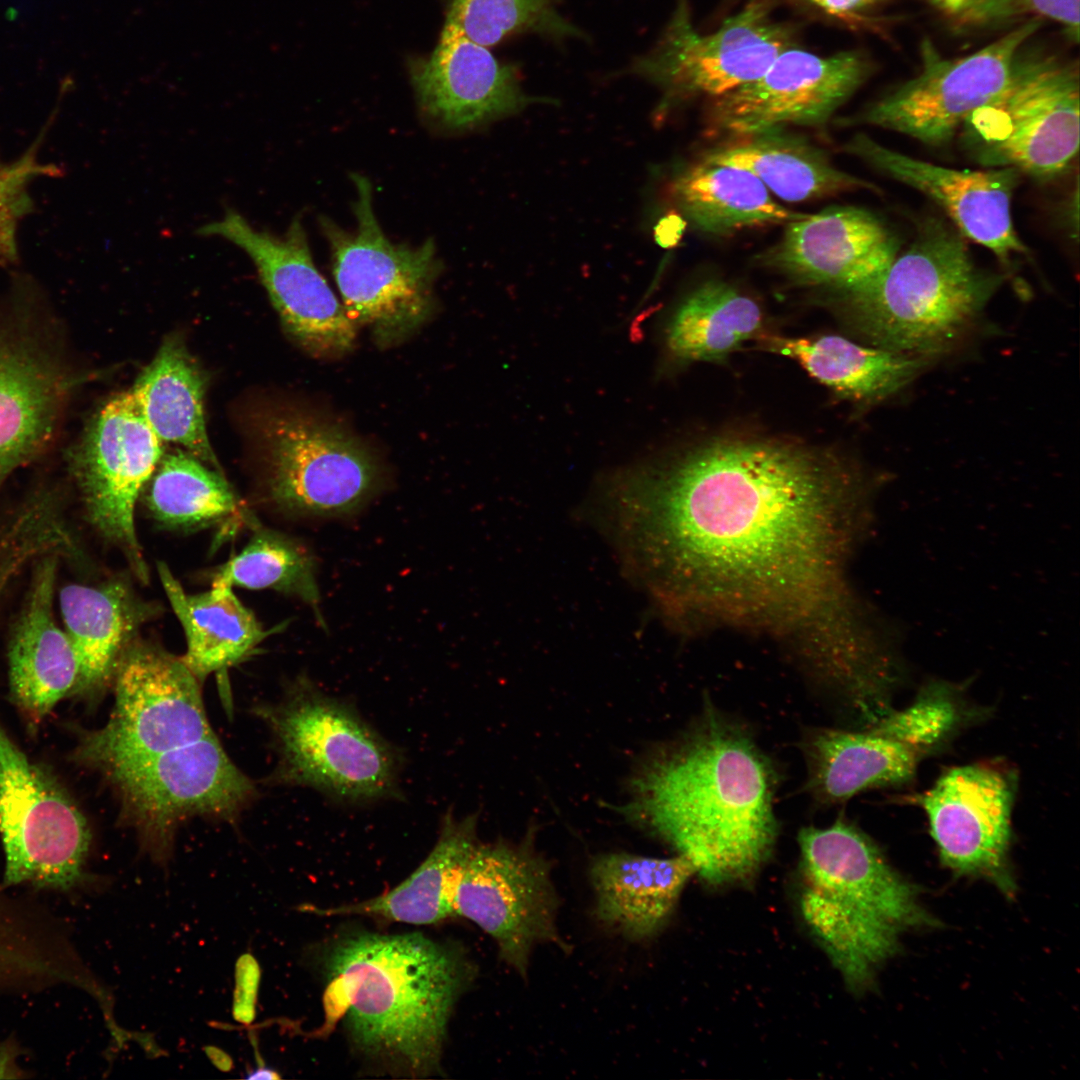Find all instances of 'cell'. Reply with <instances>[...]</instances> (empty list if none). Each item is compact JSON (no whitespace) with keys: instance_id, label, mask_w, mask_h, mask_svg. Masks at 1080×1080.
<instances>
[{"instance_id":"obj_1","label":"cell","mask_w":1080,"mask_h":1080,"mask_svg":"<svg viewBox=\"0 0 1080 1080\" xmlns=\"http://www.w3.org/2000/svg\"><path fill=\"white\" fill-rule=\"evenodd\" d=\"M860 475L832 447L723 431L610 472L593 513L671 621L794 636L845 599Z\"/></svg>"},{"instance_id":"obj_2","label":"cell","mask_w":1080,"mask_h":1080,"mask_svg":"<svg viewBox=\"0 0 1080 1080\" xmlns=\"http://www.w3.org/2000/svg\"><path fill=\"white\" fill-rule=\"evenodd\" d=\"M775 772L748 733L712 709L659 752L626 810L714 886L751 880L774 848Z\"/></svg>"},{"instance_id":"obj_3","label":"cell","mask_w":1080,"mask_h":1080,"mask_svg":"<svg viewBox=\"0 0 1080 1080\" xmlns=\"http://www.w3.org/2000/svg\"><path fill=\"white\" fill-rule=\"evenodd\" d=\"M327 1036L342 1018L355 1048L411 1077L438 1071L452 1009L474 976L462 952L418 933L361 932L328 955Z\"/></svg>"},{"instance_id":"obj_4","label":"cell","mask_w":1080,"mask_h":1080,"mask_svg":"<svg viewBox=\"0 0 1080 1080\" xmlns=\"http://www.w3.org/2000/svg\"><path fill=\"white\" fill-rule=\"evenodd\" d=\"M803 919L848 987L863 991L901 935L935 927L918 890L854 825L838 819L799 833Z\"/></svg>"},{"instance_id":"obj_5","label":"cell","mask_w":1080,"mask_h":1080,"mask_svg":"<svg viewBox=\"0 0 1080 1080\" xmlns=\"http://www.w3.org/2000/svg\"><path fill=\"white\" fill-rule=\"evenodd\" d=\"M964 239L940 219L921 223L878 279L839 296L851 329L868 345L909 356L952 348L1005 280L979 267Z\"/></svg>"},{"instance_id":"obj_6","label":"cell","mask_w":1080,"mask_h":1080,"mask_svg":"<svg viewBox=\"0 0 1080 1080\" xmlns=\"http://www.w3.org/2000/svg\"><path fill=\"white\" fill-rule=\"evenodd\" d=\"M253 713L269 729L277 765L272 784L314 788L334 799L368 802L398 793L399 753L350 705L305 675Z\"/></svg>"},{"instance_id":"obj_7","label":"cell","mask_w":1080,"mask_h":1080,"mask_svg":"<svg viewBox=\"0 0 1080 1080\" xmlns=\"http://www.w3.org/2000/svg\"><path fill=\"white\" fill-rule=\"evenodd\" d=\"M1023 48L1010 84L967 117L961 140L985 168L1050 180L1070 167L1079 150L1078 65Z\"/></svg>"},{"instance_id":"obj_8","label":"cell","mask_w":1080,"mask_h":1080,"mask_svg":"<svg viewBox=\"0 0 1080 1080\" xmlns=\"http://www.w3.org/2000/svg\"><path fill=\"white\" fill-rule=\"evenodd\" d=\"M352 180L357 192L355 231L324 217L320 224L348 317L385 347L413 334L431 316L440 263L430 239L417 247L392 243L375 216L369 180L358 174Z\"/></svg>"},{"instance_id":"obj_9","label":"cell","mask_w":1080,"mask_h":1080,"mask_svg":"<svg viewBox=\"0 0 1080 1080\" xmlns=\"http://www.w3.org/2000/svg\"><path fill=\"white\" fill-rule=\"evenodd\" d=\"M0 838L5 887L67 890L85 875L88 822L48 768L33 762L0 725Z\"/></svg>"},{"instance_id":"obj_10","label":"cell","mask_w":1080,"mask_h":1080,"mask_svg":"<svg viewBox=\"0 0 1080 1080\" xmlns=\"http://www.w3.org/2000/svg\"><path fill=\"white\" fill-rule=\"evenodd\" d=\"M264 438L267 493L288 515H349L379 487L380 466L371 451L326 417L276 413L266 423Z\"/></svg>"},{"instance_id":"obj_11","label":"cell","mask_w":1080,"mask_h":1080,"mask_svg":"<svg viewBox=\"0 0 1080 1080\" xmlns=\"http://www.w3.org/2000/svg\"><path fill=\"white\" fill-rule=\"evenodd\" d=\"M1029 19L980 50L944 57L929 39L920 46V72L890 90L846 124H864L939 147L949 143L967 117L1010 84L1017 57L1040 27Z\"/></svg>"},{"instance_id":"obj_12","label":"cell","mask_w":1080,"mask_h":1080,"mask_svg":"<svg viewBox=\"0 0 1080 1080\" xmlns=\"http://www.w3.org/2000/svg\"><path fill=\"white\" fill-rule=\"evenodd\" d=\"M162 456L163 442L127 391L97 412L71 461L87 522L120 549L143 583L149 570L136 532L135 505Z\"/></svg>"},{"instance_id":"obj_13","label":"cell","mask_w":1080,"mask_h":1080,"mask_svg":"<svg viewBox=\"0 0 1080 1080\" xmlns=\"http://www.w3.org/2000/svg\"><path fill=\"white\" fill-rule=\"evenodd\" d=\"M451 899L454 916L489 934L502 960L522 977L537 944L568 949L558 931L559 898L549 866L527 846L476 841L457 869Z\"/></svg>"},{"instance_id":"obj_14","label":"cell","mask_w":1080,"mask_h":1080,"mask_svg":"<svg viewBox=\"0 0 1080 1080\" xmlns=\"http://www.w3.org/2000/svg\"><path fill=\"white\" fill-rule=\"evenodd\" d=\"M794 46L791 30L774 21L766 0H752L712 33L693 26L687 0L679 1L656 46L633 71L669 99L715 98L760 77Z\"/></svg>"},{"instance_id":"obj_15","label":"cell","mask_w":1080,"mask_h":1080,"mask_svg":"<svg viewBox=\"0 0 1080 1080\" xmlns=\"http://www.w3.org/2000/svg\"><path fill=\"white\" fill-rule=\"evenodd\" d=\"M196 233L225 239L250 257L283 328L305 352L332 358L354 348L357 327L317 269L300 217L277 236L227 209Z\"/></svg>"},{"instance_id":"obj_16","label":"cell","mask_w":1080,"mask_h":1080,"mask_svg":"<svg viewBox=\"0 0 1080 1080\" xmlns=\"http://www.w3.org/2000/svg\"><path fill=\"white\" fill-rule=\"evenodd\" d=\"M872 71L862 51L822 57L789 47L754 81L712 98L710 127L731 138L788 125L823 126Z\"/></svg>"},{"instance_id":"obj_17","label":"cell","mask_w":1080,"mask_h":1080,"mask_svg":"<svg viewBox=\"0 0 1080 1080\" xmlns=\"http://www.w3.org/2000/svg\"><path fill=\"white\" fill-rule=\"evenodd\" d=\"M1013 777L990 764L946 771L921 798L942 863L1013 896L1009 869Z\"/></svg>"},{"instance_id":"obj_18","label":"cell","mask_w":1080,"mask_h":1080,"mask_svg":"<svg viewBox=\"0 0 1080 1080\" xmlns=\"http://www.w3.org/2000/svg\"><path fill=\"white\" fill-rule=\"evenodd\" d=\"M899 251L894 232L871 211L833 205L786 223L755 260L797 285L843 296L878 279Z\"/></svg>"},{"instance_id":"obj_19","label":"cell","mask_w":1080,"mask_h":1080,"mask_svg":"<svg viewBox=\"0 0 1080 1080\" xmlns=\"http://www.w3.org/2000/svg\"><path fill=\"white\" fill-rule=\"evenodd\" d=\"M843 149L929 197L965 239L989 249L1004 264L1027 252L1012 220L1011 202L1021 175L1015 169L939 166L887 148L865 134L853 136Z\"/></svg>"},{"instance_id":"obj_20","label":"cell","mask_w":1080,"mask_h":1080,"mask_svg":"<svg viewBox=\"0 0 1080 1080\" xmlns=\"http://www.w3.org/2000/svg\"><path fill=\"white\" fill-rule=\"evenodd\" d=\"M0 318V488L53 437L74 380L25 319Z\"/></svg>"},{"instance_id":"obj_21","label":"cell","mask_w":1080,"mask_h":1080,"mask_svg":"<svg viewBox=\"0 0 1080 1080\" xmlns=\"http://www.w3.org/2000/svg\"><path fill=\"white\" fill-rule=\"evenodd\" d=\"M65 555L52 551L34 560L24 602L9 636L10 697L31 731L62 699L72 696L78 679L75 651L54 615L57 572Z\"/></svg>"},{"instance_id":"obj_22","label":"cell","mask_w":1080,"mask_h":1080,"mask_svg":"<svg viewBox=\"0 0 1080 1080\" xmlns=\"http://www.w3.org/2000/svg\"><path fill=\"white\" fill-rule=\"evenodd\" d=\"M411 74L423 110L449 128L474 127L536 101L523 92L512 66L449 18L431 56L414 64Z\"/></svg>"},{"instance_id":"obj_23","label":"cell","mask_w":1080,"mask_h":1080,"mask_svg":"<svg viewBox=\"0 0 1080 1080\" xmlns=\"http://www.w3.org/2000/svg\"><path fill=\"white\" fill-rule=\"evenodd\" d=\"M59 607L79 667L72 696L91 702L112 688L123 653L161 610L120 577L96 585H65L59 591Z\"/></svg>"},{"instance_id":"obj_24","label":"cell","mask_w":1080,"mask_h":1080,"mask_svg":"<svg viewBox=\"0 0 1080 1080\" xmlns=\"http://www.w3.org/2000/svg\"><path fill=\"white\" fill-rule=\"evenodd\" d=\"M694 874L692 863L679 854L670 858L626 852L597 856L590 866L595 915L629 940L649 939L668 922Z\"/></svg>"},{"instance_id":"obj_25","label":"cell","mask_w":1080,"mask_h":1080,"mask_svg":"<svg viewBox=\"0 0 1080 1080\" xmlns=\"http://www.w3.org/2000/svg\"><path fill=\"white\" fill-rule=\"evenodd\" d=\"M701 159L745 169L787 202L877 190L872 183L840 170L823 150L784 128L731 137Z\"/></svg>"},{"instance_id":"obj_26","label":"cell","mask_w":1080,"mask_h":1080,"mask_svg":"<svg viewBox=\"0 0 1080 1080\" xmlns=\"http://www.w3.org/2000/svg\"><path fill=\"white\" fill-rule=\"evenodd\" d=\"M757 341L764 350L797 361L839 397L862 403L895 395L919 376L930 360L834 334L808 338L763 334Z\"/></svg>"},{"instance_id":"obj_27","label":"cell","mask_w":1080,"mask_h":1080,"mask_svg":"<svg viewBox=\"0 0 1080 1080\" xmlns=\"http://www.w3.org/2000/svg\"><path fill=\"white\" fill-rule=\"evenodd\" d=\"M808 786L818 800L844 801L877 786L902 784L914 775L919 751L875 730L816 728L805 738Z\"/></svg>"},{"instance_id":"obj_28","label":"cell","mask_w":1080,"mask_h":1080,"mask_svg":"<svg viewBox=\"0 0 1080 1080\" xmlns=\"http://www.w3.org/2000/svg\"><path fill=\"white\" fill-rule=\"evenodd\" d=\"M157 570L185 633L182 659L201 683L241 662L273 632L264 629L233 587L212 584L206 592L188 594L165 563L158 562Z\"/></svg>"},{"instance_id":"obj_29","label":"cell","mask_w":1080,"mask_h":1080,"mask_svg":"<svg viewBox=\"0 0 1080 1080\" xmlns=\"http://www.w3.org/2000/svg\"><path fill=\"white\" fill-rule=\"evenodd\" d=\"M206 378L177 337L168 338L130 390L144 419L162 442L184 447L218 468L204 417Z\"/></svg>"},{"instance_id":"obj_30","label":"cell","mask_w":1080,"mask_h":1080,"mask_svg":"<svg viewBox=\"0 0 1080 1080\" xmlns=\"http://www.w3.org/2000/svg\"><path fill=\"white\" fill-rule=\"evenodd\" d=\"M671 194L681 215L695 229L718 236L785 225L804 215L776 202L753 173L702 159L677 175Z\"/></svg>"},{"instance_id":"obj_31","label":"cell","mask_w":1080,"mask_h":1080,"mask_svg":"<svg viewBox=\"0 0 1080 1080\" xmlns=\"http://www.w3.org/2000/svg\"><path fill=\"white\" fill-rule=\"evenodd\" d=\"M759 303L735 286L709 280L694 289L669 318L665 350L677 363L721 362L763 335Z\"/></svg>"},{"instance_id":"obj_32","label":"cell","mask_w":1080,"mask_h":1080,"mask_svg":"<svg viewBox=\"0 0 1080 1080\" xmlns=\"http://www.w3.org/2000/svg\"><path fill=\"white\" fill-rule=\"evenodd\" d=\"M477 841L472 818L446 816L439 838L422 864L402 883L374 898L331 908L309 907L318 915H366L413 925L454 916L452 888L456 871Z\"/></svg>"},{"instance_id":"obj_33","label":"cell","mask_w":1080,"mask_h":1080,"mask_svg":"<svg viewBox=\"0 0 1080 1080\" xmlns=\"http://www.w3.org/2000/svg\"><path fill=\"white\" fill-rule=\"evenodd\" d=\"M146 486V508L167 529L193 530L242 514L221 472L188 452L163 455Z\"/></svg>"},{"instance_id":"obj_34","label":"cell","mask_w":1080,"mask_h":1080,"mask_svg":"<svg viewBox=\"0 0 1080 1080\" xmlns=\"http://www.w3.org/2000/svg\"><path fill=\"white\" fill-rule=\"evenodd\" d=\"M213 584L272 589L294 596L309 605L326 628L313 554L296 538L277 530L256 523L248 543L216 572Z\"/></svg>"},{"instance_id":"obj_35","label":"cell","mask_w":1080,"mask_h":1080,"mask_svg":"<svg viewBox=\"0 0 1080 1080\" xmlns=\"http://www.w3.org/2000/svg\"><path fill=\"white\" fill-rule=\"evenodd\" d=\"M447 18L470 40L485 47L524 31L579 34L558 14L554 0H450Z\"/></svg>"},{"instance_id":"obj_36","label":"cell","mask_w":1080,"mask_h":1080,"mask_svg":"<svg viewBox=\"0 0 1080 1080\" xmlns=\"http://www.w3.org/2000/svg\"><path fill=\"white\" fill-rule=\"evenodd\" d=\"M42 136L13 161L0 159V262L17 256V229L32 208L29 186L39 177H54L60 169L39 160Z\"/></svg>"},{"instance_id":"obj_37","label":"cell","mask_w":1080,"mask_h":1080,"mask_svg":"<svg viewBox=\"0 0 1080 1080\" xmlns=\"http://www.w3.org/2000/svg\"><path fill=\"white\" fill-rule=\"evenodd\" d=\"M955 721L952 704L944 697L922 696L901 712H888L874 723L875 730L921 751L943 737Z\"/></svg>"},{"instance_id":"obj_38","label":"cell","mask_w":1080,"mask_h":1080,"mask_svg":"<svg viewBox=\"0 0 1080 1080\" xmlns=\"http://www.w3.org/2000/svg\"><path fill=\"white\" fill-rule=\"evenodd\" d=\"M960 27L984 28L1025 14L1020 0H925Z\"/></svg>"},{"instance_id":"obj_39","label":"cell","mask_w":1080,"mask_h":1080,"mask_svg":"<svg viewBox=\"0 0 1080 1080\" xmlns=\"http://www.w3.org/2000/svg\"><path fill=\"white\" fill-rule=\"evenodd\" d=\"M1027 13L1050 18L1063 26L1071 42L1079 41L1080 0H1020Z\"/></svg>"},{"instance_id":"obj_40","label":"cell","mask_w":1080,"mask_h":1080,"mask_svg":"<svg viewBox=\"0 0 1080 1080\" xmlns=\"http://www.w3.org/2000/svg\"><path fill=\"white\" fill-rule=\"evenodd\" d=\"M826 12L839 17H849L881 0H810Z\"/></svg>"},{"instance_id":"obj_41","label":"cell","mask_w":1080,"mask_h":1080,"mask_svg":"<svg viewBox=\"0 0 1080 1080\" xmlns=\"http://www.w3.org/2000/svg\"><path fill=\"white\" fill-rule=\"evenodd\" d=\"M683 221L679 215L669 214L662 218L655 227V239L662 247L675 244L682 232Z\"/></svg>"},{"instance_id":"obj_42","label":"cell","mask_w":1080,"mask_h":1080,"mask_svg":"<svg viewBox=\"0 0 1080 1080\" xmlns=\"http://www.w3.org/2000/svg\"><path fill=\"white\" fill-rule=\"evenodd\" d=\"M14 1071L13 1058L8 1048H0V1077L1 1072Z\"/></svg>"},{"instance_id":"obj_43","label":"cell","mask_w":1080,"mask_h":1080,"mask_svg":"<svg viewBox=\"0 0 1080 1080\" xmlns=\"http://www.w3.org/2000/svg\"><path fill=\"white\" fill-rule=\"evenodd\" d=\"M4 921H5V903H4V896H3L2 891L0 889V939H1V936H2L3 928H4Z\"/></svg>"}]
</instances>
